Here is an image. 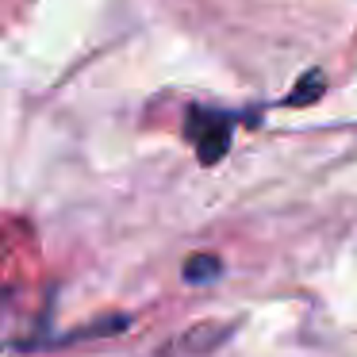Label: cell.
<instances>
[{"label": "cell", "mask_w": 357, "mask_h": 357, "mask_svg": "<svg viewBox=\"0 0 357 357\" xmlns=\"http://www.w3.org/2000/svg\"><path fill=\"white\" fill-rule=\"evenodd\" d=\"M319 93H323V81H319V77H311V85H307V81H300V85H296V93L288 96V104H303V100H315Z\"/></svg>", "instance_id": "3957f363"}, {"label": "cell", "mask_w": 357, "mask_h": 357, "mask_svg": "<svg viewBox=\"0 0 357 357\" xmlns=\"http://www.w3.org/2000/svg\"><path fill=\"white\" fill-rule=\"evenodd\" d=\"M215 273H219V257H211V254H196L192 261H185L188 280H211Z\"/></svg>", "instance_id": "7a4b0ae2"}, {"label": "cell", "mask_w": 357, "mask_h": 357, "mask_svg": "<svg viewBox=\"0 0 357 357\" xmlns=\"http://www.w3.org/2000/svg\"><path fill=\"white\" fill-rule=\"evenodd\" d=\"M185 135L196 142L200 162L204 165H215L219 158L227 154V146H231V116L192 108V112H188V119H185Z\"/></svg>", "instance_id": "6da1fadb"}]
</instances>
